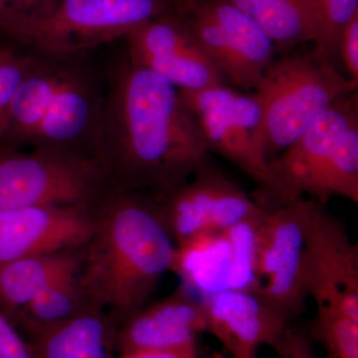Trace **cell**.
Segmentation results:
<instances>
[{
	"mask_svg": "<svg viewBox=\"0 0 358 358\" xmlns=\"http://www.w3.org/2000/svg\"><path fill=\"white\" fill-rule=\"evenodd\" d=\"M178 89L129 58L110 73L96 159L112 188L162 199L210 162Z\"/></svg>",
	"mask_w": 358,
	"mask_h": 358,
	"instance_id": "6da1fadb",
	"label": "cell"
},
{
	"mask_svg": "<svg viewBox=\"0 0 358 358\" xmlns=\"http://www.w3.org/2000/svg\"><path fill=\"white\" fill-rule=\"evenodd\" d=\"M93 208L95 227L81 248L78 280L94 306L124 322L171 271L176 244L150 195L112 188Z\"/></svg>",
	"mask_w": 358,
	"mask_h": 358,
	"instance_id": "7a4b0ae2",
	"label": "cell"
},
{
	"mask_svg": "<svg viewBox=\"0 0 358 358\" xmlns=\"http://www.w3.org/2000/svg\"><path fill=\"white\" fill-rule=\"evenodd\" d=\"M30 54L0 143L96 159L106 81L84 53Z\"/></svg>",
	"mask_w": 358,
	"mask_h": 358,
	"instance_id": "3957f363",
	"label": "cell"
},
{
	"mask_svg": "<svg viewBox=\"0 0 358 358\" xmlns=\"http://www.w3.org/2000/svg\"><path fill=\"white\" fill-rule=\"evenodd\" d=\"M176 0H42L0 11V31L32 54H81L173 10Z\"/></svg>",
	"mask_w": 358,
	"mask_h": 358,
	"instance_id": "277c9868",
	"label": "cell"
},
{
	"mask_svg": "<svg viewBox=\"0 0 358 358\" xmlns=\"http://www.w3.org/2000/svg\"><path fill=\"white\" fill-rule=\"evenodd\" d=\"M282 203L308 195L358 202V93L341 96L289 148L268 162Z\"/></svg>",
	"mask_w": 358,
	"mask_h": 358,
	"instance_id": "5b68a950",
	"label": "cell"
},
{
	"mask_svg": "<svg viewBox=\"0 0 358 358\" xmlns=\"http://www.w3.org/2000/svg\"><path fill=\"white\" fill-rule=\"evenodd\" d=\"M317 51L287 52L273 61L254 91L261 108L259 145L266 162L289 148L341 96L357 91Z\"/></svg>",
	"mask_w": 358,
	"mask_h": 358,
	"instance_id": "8992f818",
	"label": "cell"
},
{
	"mask_svg": "<svg viewBox=\"0 0 358 358\" xmlns=\"http://www.w3.org/2000/svg\"><path fill=\"white\" fill-rule=\"evenodd\" d=\"M178 91L199 122L209 152L229 160L258 185L257 203L265 209L282 203L281 189L259 145L262 114L254 93L243 94L226 84Z\"/></svg>",
	"mask_w": 358,
	"mask_h": 358,
	"instance_id": "52a82bcc",
	"label": "cell"
},
{
	"mask_svg": "<svg viewBox=\"0 0 358 358\" xmlns=\"http://www.w3.org/2000/svg\"><path fill=\"white\" fill-rule=\"evenodd\" d=\"M110 189L96 159L37 150L0 154V211L94 205Z\"/></svg>",
	"mask_w": 358,
	"mask_h": 358,
	"instance_id": "ba28073f",
	"label": "cell"
},
{
	"mask_svg": "<svg viewBox=\"0 0 358 358\" xmlns=\"http://www.w3.org/2000/svg\"><path fill=\"white\" fill-rule=\"evenodd\" d=\"M173 13L225 79L255 91L277 49L256 21L229 0H176Z\"/></svg>",
	"mask_w": 358,
	"mask_h": 358,
	"instance_id": "9c48e42d",
	"label": "cell"
},
{
	"mask_svg": "<svg viewBox=\"0 0 358 358\" xmlns=\"http://www.w3.org/2000/svg\"><path fill=\"white\" fill-rule=\"evenodd\" d=\"M313 203L301 196L266 209L257 229L258 296L292 324L305 310L308 298L301 259Z\"/></svg>",
	"mask_w": 358,
	"mask_h": 358,
	"instance_id": "30bf717a",
	"label": "cell"
},
{
	"mask_svg": "<svg viewBox=\"0 0 358 358\" xmlns=\"http://www.w3.org/2000/svg\"><path fill=\"white\" fill-rule=\"evenodd\" d=\"M315 200L306 230L301 275L308 296L358 320V247L345 224Z\"/></svg>",
	"mask_w": 358,
	"mask_h": 358,
	"instance_id": "8fae6325",
	"label": "cell"
},
{
	"mask_svg": "<svg viewBox=\"0 0 358 358\" xmlns=\"http://www.w3.org/2000/svg\"><path fill=\"white\" fill-rule=\"evenodd\" d=\"M157 201L176 245L205 231L228 229L262 211L255 200L210 162Z\"/></svg>",
	"mask_w": 358,
	"mask_h": 358,
	"instance_id": "7c38bea8",
	"label": "cell"
},
{
	"mask_svg": "<svg viewBox=\"0 0 358 358\" xmlns=\"http://www.w3.org/2000/svg\"><path fill=\"white\" fill-rule=\"evenodd\" d=\"M128 58L183 91L226 84V79L185 23L173 11L136 28L128 36Z\"/></svg>",
	"mask_w": 358,
	"mask_h": 358,
	"instance_id": "4fadbf2b",
	"label": "cell"
},
{
	"mask_svg": "<svg viewBox=\"0 0 358 358\" xmlns=\"http://www.w3.org/2000/svg\"><path fill=\"white\" fill-rule=\"evenodd\" d=\"M93 206L61 205L0 211V264L82 248L95 227Z\"/></svg>",
	"mask_w": 358,
	"mask_h": 358,
	"instance_id": "5bb4252c",
	"label": "cell"
},
{
	"mask_svg": "<svg viewBox=\"0 0 358 358\" xmlns=\"http://www.w3.org/2000/svg\"><path fill=\"white\" fill-rule=\"evenodd\" d=\"M214 336L231 358H258L259 350L275 352L292 326L258 294L227 289L201 300Z\"/></svg>",
	"mask_w": 358,
	"mask_h": 358,
	"instance_id": "9a60e30c",
	"label": "cell"
},
{
	"mask_svg": "<svg viewBox=\"0 0 358 358\" xmlns=\"http://www.w3.org/2000/svg\"><path fill=\"white\" fill-rule=\"evenodd\" d=\"M204 333H208V322L203 303L181 288L127 317L117 329V350L190 345Z\"/></svg>",
	"mask_w": 358,
	"mask_h": 358,
	"instance_id": "2e32d148",
	"label": "cell"
},
{
	"mask_svg": "<svg viewBox=\"0 0 358 358\" xmlns=\"http://www.w3.org/2000/svg\"><path fill=\"white\" fill-rule=\"evenodd\" d=\"M117 322L103 308H90L29 343L37 358H115Z\"/></svg>",
	"mask_w": 358,
	"mask_h": 358,
	"instance_id": "e0dca14e",
	"label": "cell"
},
{
	"mask_svg": "<svg viewBox=\"0 0 358 358\" xmlns=\"http://www.w3.org/2000/svg\"><path fill=\"white\" fill-rule=\"evenodd\" d=\"M80 249L0 264V312L11 322L40 292L63 278L78 274Z\"/></svg>",
	"mask_w": 358,
	"mask_h": 358,
	"instance_id": "ac0fdd59",
	"label": "cell"
},
{
	"mask_svg": "<svg viewBox=\"0 0 358 358\" xmlns=\"http://www.w3.org/2000/svg\"><path fill=\"white\" fill-rule=\"evenodd\" d=\"M171 271L202 299L227 289L230 246L224 231H205L176 245Z\"/></svg>",
	"mask_w": 358,
	"mask_h": 358,
	"instance_id": "d6986e66",
	"label": "cell"
},
{
	"mask_svg": "<svg viewBox=\"0 0 358 358\" xmlns=\"http://www.w3.org/2000/svg\"><path fill=\"white\" fill-rule=\"evenodd\" d=\"M256 21L275 48L291 52L315 43L317 26L313 0H229Z\"/></svg>",
	"mask_w": 358,
	"mask_h": 358,
	"instance_id": "ffe728a7",
	"label": "cell"
},
{
	"mask_svg": "<svg viewBox=\"0 0 358 358\" xmlns=\"http://www.w3.org/2000/svg\"><path fill=\"white\" fill-rule=\"evenodd\" d=\"M94 306L80 286L78 274L63 278L40 292L11 322L34 341ZM99 308V307H98Z\"/></svg>",
	"mask_w": 358,
	"mask_h": 358,
	"instance_id": "44dd1931",
	"label": "cell"
},
{
	"mask_svg": "<svg viewBox=\"0 0 358 358\" xmlns=\"http://www.w3.org/2000/svg\"><path fill=\"white\" fill-rule=\"evenodd\" d=\"M266 211V209H265ZM224 230L230 246L228 289L258 294L261 284L257 277V229L264 214Z\"/></svg>",
	"mask_w": 358,
	"mask_h": 358,
	"instance_id": "7402d4cb",
	"label": "cell"
},
{
	"mask_svg": "<svg viewBox=\"0 0 358 358\" xmlns=\"http://www.w3.org/2000/svg\"><path fill=\"white\" fill-rule=\"evenodd\" d=\"M313 343L324 348L327 358H358V320L326 308H317L308 329Z\"/></svg>",
	"mask_w": 358,
	"mask_h": 358,
	"instance_id": "603a6c76",
	"label": "cell"
},
{
	"mask_svg": "<svg viewBox=\"0 0 358 358\" xmlns=\"http://www.w3.org/2000/svg\"><path fill=\"white\" fill-rule=\"evenodd\" d=\"M317 35L315 50L329 62L338 57L339 36L358 13V0H313Z\"/></svg>",
	"mask_w": 358,
	"mask_h": 358,
	"instance_id": "cb8c5ba5",
	"label": "cell"
},
{
	"mask_svg": "<svg viewBox=\"0 0 358 358\" xmlns=\"http://www.w3.org/2000/svg\"><path fill=\"white\" fill-rule=\"evenodd\" d=\"M31 59L28 52L0 45V141L6 129L14 96L27 75Z\"/></svg>",
	"mask_w": 358,
	"mask_h": 358,
	"instance_id": "d4e9b609",
	"label": "cell"
},
{
	"mask_svg": "<svg viewBox=\"0 0 358 358\" xmlns=\"http://www.w3.org/2000/svg\"><path fill=\"white\" fill-rule=\"evenodd\" d=\"M0 358H37L31 343L0 312Z\"/></svg>",
	"mask_w": 358,
	"mask_h": 358,
	"instance_id": "484cf974",
	"label": "cell"
},
{
	"mask_svg": "<svg viewBox=\"0 0 358 358\" xmlns=\"http://www.w3.org/2000/svg\"><path fill=\"white\" fill-rule=\"evenodd\" d=\"M338 56L350 79L358 82V13L341 31L338 45Z\"/></svg>",
	"mask_w": 358,
	"mask_h": 358,
	"instance_id": "4316f807",
	"label": "cell"
},
{
	"mask_svg": "<svg viewBox=\"0 0 358 358\" xmlns=\"http://www.w3.org/2000/svg\"><path fill=\"white\" fill-rule=\"evenodd\" d=\"M313 345L306 329L292 324L285 334L277 355L280 358H317Z\"/></svg>",
	"mask_w": 358,
	"mask_h": 358,
	"instance_id": "83f0119b",
	"label": "cell"
},
{
	"mask_svg": "<svg viewBox=\"0 0 358 358\" xmlns=\"http://www.w3.org/2000/svg\"><path fill=\"white\" fill-rule=\"evenodd\" d=\"M199 343L173 348H138L120 352L117 358H199Z\"/></svg>",
	"mask_w": 358,
	"mask_h": 358,
	"instance_id": "f1b7e54d",
	"label": "cell"
},
{
	"mask_svg": "<svg viewBox=\"0 0 358 358\" xmlns=\"http://www.w3.org/2000/svg\"><path fill=\"white\" fill-rule=\"evenodd\" d=\"M40 1L42 0H0V11L25 8Z\"/></svg>",
	"mask_w": 358,
	"mask_h": 358,
	"instance_id": "f546056e",
	"label": "cell"
}]
</instances>
